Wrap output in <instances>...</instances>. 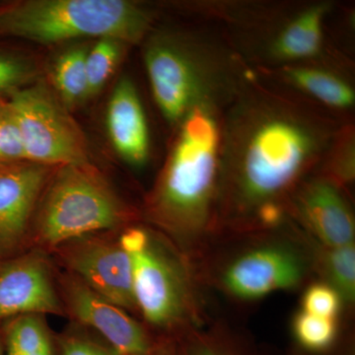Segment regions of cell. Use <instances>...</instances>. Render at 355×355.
Instances as JSON below:
<instances>
[{
  "mask_svg": "<svg viewBox=\"0 0 355 355\" xmlns=\"http://www.w3.org/2000/svg\"><path fill=\"white\" fill-rule=\"evenodd\" d=\"M323 121L286 102L253 98L229 123L220 159L229 211L263 225L280 220V198L328 146Z\"/></svg>",
  "mask_w": 355,
  "mask_h": 355,
  "instance_id": "obj_1",
  "label": "cell"
},
{
  "mask_svg": "<svg viewBox=\"0 0 355 355\" xmlns=\"http://www.w3.org/2000/svg\"><path fill=\"white\" fill-rule=\"evenodd\" d=\"M147 198L150 220L178 241L202 234L220 178V132L210 108L191 111Z\"/></svg>",
  "mask_w": 355,
  "mask_h": 355,
  "instance_id": "obj_2",
  "label": "cell"
},
{
  "mask_svg": "<svg viewBox=\"0 0 355 355\" xmlns=\"http://www.w3.org/2000/svg\"><path fill=\"white\" fill-rule=\"evenodd\" d=\"M133 219L135 211L90 161L60 166L35 209L25 251L49 254L83 236L123 230Z\"/></svg>",
  "mask_w": 355,
  "mask_h": 355,
  "instance_id": "obj_3",
  "label": "cell"
},
{
  "mask_svg": "<svg viewBox=\"0 0 355 355\" xmlns=\"http://www.w3.org/2000/svg\"><path fill=\"white\" fill-rule=\"evenodd\" d=\"M151 25V13L128 0H20L0 6V38L41 44L85 38L137 44Z\"/></svg>",
  "mask_w": 355,
  "mask_h": 355,
  "instance_id": "obj_4",
  "label": "cell"
},
{
  "mask_svg": "<svg viewBox=\"0 0 355 355\" xmlns=\"http://www.w3.org/2000/svg\"><path fill=\"white\" fill-rule=\"evenodd\" d=\"M144 62L154 99L172 125H179L193 110L212 109L227 80L218 58L200 44L170 33L149 38Z\"/></svg>",
  "mask_w": 355,
  "mask_h": 355,
  "instance_id": "obj_5",
  "label": "cell"
},
{
  "mask_svg": "<svg viewBox=\"0 0 355 355\" xmlns=\"http://www.w3.org/2000/svg\"><path fill=\"white\" fill-rule=\"evenodd\" d=\"M132 263L137 312L159 331L173 333L190 309L188 282L181 263L144 228L128 226L119 235Z\"/></svg>",
  "mask_w": 355,
  "mask_h": 355,
  "instance_id": "obj_6",
  "label": "cell"
},
{
  "mask_svg": "<svg viewBox=\"0 0 355 355\" xmlns=\"http://www.w3.org/2000/svg\"><path fill=\"white\" fill-rule=\"evenodd\" d=\"M6 97L27 162L60 167L90 161L83 130L48 83L33 81Z\"/></svg>",
  "mask_w": 355,
  "mask_h": 355,
  "instance_id": "obj_7",
  "label": "cell"
},
{
  "mask_svg": "<svg viewBox=\"0 0 355 355\" xmlns=\"http://www.w3.org/2000/svg\"><path fill=\"white\" fill-rule=\"evenodd\" d=\"M121 231L94 233L70 240L51 250L65 272L114 304L137 312L132 291V263L121 245Z\"/></svg>",
  "mask_w": 355,
  "mask_h": 355,
  "instance_id": "obj_8",
  "label": "cell"
},
{
  "mask_svg": "<svg viewBox=\"0 0 355 355\" xmlns=\"http://www.w3.org/2000/svg\"><path fill=\"white\" fill-rule=\"evenodd\" d=\"M65 316L76 324L94 331L120 355H140L153 349L159 338L109 299L93 291L69 272H55Z\"/></svg>",
  "mask_w": 355,
  "mask_h": 355,
  "instance_id": "obj_9",
  "label": "cell"
},
{
  "mask_svg": "<svg viewBox=\"0 0 355 355\" xmlns=\"http://www.w3.org/2000/svg\"><path fill=\"white\" fill-rule=\"evenodd\" d=\"M27 314L65 316L49 254L34 250L0 265V323Z\"/></svg>",
  "mask_w": 355,
  "mask_h": 355,
  "instance_id": "obj_10",
  "label": "cell"
},
{
  "mask_svg": "<svg viewBox=\"0 0 355 355\" xmlns=\"http://www.w3.org/2000/svg\"><path fill=\"white\" fill-rule=\"evenodd\" d=\"M57 168L32 162L0 166V254L4 259L25 252L35 209Z\"/></svg>",
  "mask_w": 355,
  "mask_h": 355,
  "instance_id": "obj_11",
  "label": "cell"
},
{
  "mask_svg": "<svg viewBox=\"0 0 355 355\" xmlns=\"http://www.w3.org/2000/svg\"><path fill=\"white\" fill-rule=\"evenodd\" d=\"M304 277V263L293 250L268 245L248 251L226 268V291L242 300H257L272 292L294 288Z\"/></svg>",
  "mask_w": 355,
  "mask_h": 355,
  "instance_id": "obj_12",
  "label": "cell"
},
{
  "mask_svg": "<svg viewBox=\"0 0 355 355\" xmlns=\"http://www.w3.org/2000/svg\"><path fill=\"white\" fill-rule=\"evenodd\" d=\"M301 218L324 247L352 244L354 218L349 205L336 184L317 180L304 187L297 198Z\"/></svg>",
  "mask_w": 355,
  "mask_h": 355,
  "instance_id": "obj_13",
  "label": "cell"
},
{
  "mask_svg": "<svg viewBox=\"0 0 355 355\" xmlns=\"http://www.w3.org/2000/svg\"><path fill=\"white\" fill-rule=\"evenodd\" d=\"M107 132L116 153L132 167H142L149 156V132L139 92L128 77L114 86L106 114Z\"/></svg>",
  "mask_w": 355,
  "mask_h": 355,
  "instance_id": "obj_14",
  "label": "cell"
},
{
  "mask_svg": "<svg viewBox=\"0 0 355 355\" xmlns=\"http://www.w3.org/2000/svg\"><path fill=\"white\" fill-rule=\"evenodd\" d=\"M327 11L326 4H319L289 21L272 42V55L284 60H305L316 55L323 42V22Z\"/></svg>",
  "mask_w": 355,
  "mask_h": 355,
  "instance_id": "obj_15",
  "label": "cell"
},
{
  "mask_svg": "<svg viewBox=\"0 0 355 355\" xmlns=\"http://www.w3.org/2000/svg\"><path fill=\"white\" fill-rule=\"evenodd\" d=\"M87 46H76L62 51L51 69L55 94L67 109H73L89 99L86 55Z\"/></svg>",
  "mask_w": 355,
  "mask_h": 355,
  "instance_id": "obj_16",
  "label": "cell"
},
{
  "mask_svg": "<svg viewBox=\"0 0 355 355\" xmlns=\"http://www.w3.org/2000/svg\"><path fill=\"white\" fill-rule=\"evenodd\" d=\"M1 333L6 355H36L55 347V336L44 315H21L7 320L1 323Z\"/></svg>",
  "mask_w": 355,
  "mask_h": 355,
  "instance_id": "obj_17",
  "label": "cell"
},
{
  "mask_svg": "<svg viewBox=\"0 0 355 355\" xmlns=\"http://www.w3.org/2000/svg\"><path fill=\"white\" fill-rule=\"evenodd\" d=\"M286 73L292 83L327 106L338 109L354 106V90L331 72L312 67H296L288 69Z\"/></svg>",
  "mask_w": 355,
  "mask_h": 355,
  "instance_id": "obj_18",
  "label": "cell"
},
{
  "mask_svg": "<svg viewBox=\"0 0 355 355\" xmlns=\"http://www.w3.org/2000/svg\"><path fill=\"white\" fill-rule=\"evenodd\" d=\"M296 343L306 355H328L336 349L338 327L336 320L297 313L292 322Z\"/></svg>",
  "mask_w": 355,
  "mask_h": 355,
  "instance_id": "obj_19",
  "label": "cell"
},
{
  "mask_svg": "<svg viewBox=\"0 0 355 355\" xmlns=\"http://www.w3.org/2000/svg\"><path fill=\"white\" fill-rule=\"evenodd\" d=\"M125 44L118 40L103 38L88 49L86 71L90 97L99 93L113 76L121 62Z\"/></svg>",
  "mask_w": 355,
  "mask_h": 355,
  "instance_id": "obj_20",
  "label": "cell"
},
{
  "mask_svg": "<svg viewBox=\"0 0 355 355\" xmlns=\"http://www.w3.org/2000/svg\"><path fill=\"white\" fill-rule=\"evenodd\" d=\"M322 268L329 284L340 293L343 300L354 301L355 296V248L345 246L326 247L321 260Z\"/></svg>",
  "mask_w": 355,
  "mask_h": 355,
  "instance_id": "obj_21",
  "label": "cell"
},
{
  "mask_svg": "<svg viewBox=\"0 0 355 355\" xmlns=\"http://www.w3.org/2000/svg\"><path fill=\"white\" fill-rule=\"evenodd\" d=\"M57 355H120L101 338L76 327L55 336Z\"/></svg>",
  "mask_w": 355,
  "mask_h": 355,
  "instance_id": "obj_22",
  "label": "cell"
},
{
  "mask_svg": "<svg viewBox=\"0 0 355 355\" xmlns=\"http://www.w3.org/2000/svg\"><path fill=\"white\" fill-rule=\"evenodd\" d=\"M27 162L8 99L0 96V166Z\"/></svg>",
  "mask_w": 355,
  "mask_h": 355,
  "instance_id": "obj_23",
  "label": "cell"
},
{
  "mask_svg": "<svg viewBox=\"0 0 355 355\" xmlns=\"http://www.w3.org/2000/svg\"><path fill=\"white\" fill-rule=\"evenodd\" d=\"M36 67L31 60L16 53L0 51V96L32 83Z\"/></svg>",
  "mask_w": 355,
  "mask_h": 355,
  "instance_id": "obj_24",
  "label": "cell"
},
{
  "mask_svg": "<svg viewBox=\"0 0 355 355\" xmlns=\"http://www.w3.org/2000/svg\"><path fill=\"white\" fill-rule=\"evenodd\" d=\"M343 298L329 284H314L303 294V312L336 320L342 309Z\"/></svg>",
  "mask_w": 355,
  "mask_h": 355,
  "instance_id": "obj_25",
  "label": "cell"
},
{
  "mask_svg": "<svg viewBox=\"0 0 355 355\" xmlns=\"http://www.w3.org/2000/svg\"><path fill=\"white\" fill-rule=\"evenodd\" d=\"M180 345L184 355H253L233 340L218 336H191Z\"/></svg>",
  "mask_w": 355,
  "mask_h": 355,
  "instance_id": "obj_26",
  "label": "cell"
},
{
  "mask_svg": "<svg viewBox=\"0 0 355 355\" xmlns=\"http://www.w3.org/2000/svg\"><path fill=\"white\" fill-rule=\"evenodd\" d=\"M140 355H184L181 345L174 338H160L153 349Z\"/></svg>",
  "mask_w": 355,
  "mask_h": 355,
  "instance_id": "obj_27",
  "label": "cell"
},
{
  "mask_svg": "<svg viewBox=\"0 0 355 355\" xmlns=\"http://www.w3.org/2000/svg\"><path fill=\"white\" fill-rule=\"evenodd\" d=\"M0 355H6V352H4L3 340H2L1 323H0Z\"/></svg>",
  "mask_w": 355,
  "mask_h": 355,
  "instance_id": "obj_28",
  "label": "cell"
},
{
  "mask_svg": "<svg viewBox=\"0 0 355 355\" xmlns=\"http://www.w3.org/2000/svg\"><path fill=\"white\" fill-rule=\"evenodd\" d=\"M4 260H6V259H4L3 257H2L1 254H0V265H1L2 261H3Z\"/></svg>",
  "mask_w": 355,
  "mask_h": 355,
  "instance_id": "obj_29",
  "label": "cell"
},
{
  "mask_svg": "<svg viewBox=\"0 0 355 355\" xmlns=\"http://www.w3.org/2000/svg\"><path fill=\"white\" fill-rule=\"evenodd\" d=\"M302 355H304V354H302Z\"/></svg>",
  "mask_w": 355,
  "mask_h": 355,
  "instance_id": "obj_30",
  "label": "cell"
}]
</instances>
